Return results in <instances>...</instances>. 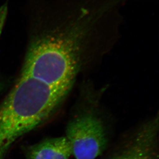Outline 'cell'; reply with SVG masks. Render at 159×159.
I'll list each match as a JSON object with an SVG mask.
<instances>
[{
	"instance_id": "obj_1",
	"label": "cell",
	"mask_w": 159,
	"mask_h": 159,
	"mask_svg": "<svg viewBox=\"0 0 159 159\" xmlns=\"http://www.w3.org/2000/svg\"><path fill=\"white\" fill-rule=\"evenodd\" d=\"M63 99L51 89L19 76L0 105V159L18 139L48 118Z\"/></svg>"
},
{
	"instance_id": "obj_2",
	"label": "cell",
	"mask_w": 159,
	"mask_h": 159,
	"mask_svg": "<svg viewBox=\"0 0 159 159\" xmlns=\"http://www.w3.org/2000/svg\"><path fill=\"white\" fill-rule=\"evenodd\" d=\"M65 137L75 159H95L107 145L103 124L93 113H83L71 120L66 126Z\"/></svg>"
},
{
	"instance_id": "obj_3",
	"label": "cell",
	"mask_w": 159,
	"mask_h": 159,
	"mask_svg": "<svg viewBox=\"0 0 159 159\" xmlns=\"http://www.w3.org/2000/svg\"><path fill=\"white\" fill-rule=\"evenodd\" d=\"M72 149L66 137L48 139L29 147L27 159H69Z\"/></svg>"
},
{
	"instance_id": "obj_4",
	"label": "cell",
	"mask_w": 159,
	"mask_h": 159,
	"mask_svg": "<svg viewBox=\"0 0 159 159\" xmlns=\"http://www.w3.org/2000/svg\"><path fill=\"white\" fill-rule=\"evenodd\" d=\"M113 159H156L152 152L140 149L128 148L123 150Z\"/></svg>"
},
{
	"instance_id": "obj_5",
	"label": "cell",
	"mask_w": 159,
	"mask_h": 159,
	"mask_svg": "<svg viewBox=\"0 0 159 159\" xmlns=\"http://www.w3.org/2000/svg\"><path fill=\"white\" fill-rule=\"evenodd\" d=\"M8 13L7 3L4 4L0 7V38L1 36L2 33L3 31V27L6 21L7 15Z\"/></svg>"
},
{
	"instance_id": "obj_6",
	"label": "cell",
	"mask_w": 159,
	"mask_h": 159,
	"mask_svg": "<svg viewBox=\"0 0 159 159\" xmlns=\"http://www.w3.org/2000/svg\"><path fill=\"white\" fill-rule=\"evenodd\" d=\"M3 85H2V84H0V91H1V90H2V88H3Z\"/></svg>"
}]
</instances>
